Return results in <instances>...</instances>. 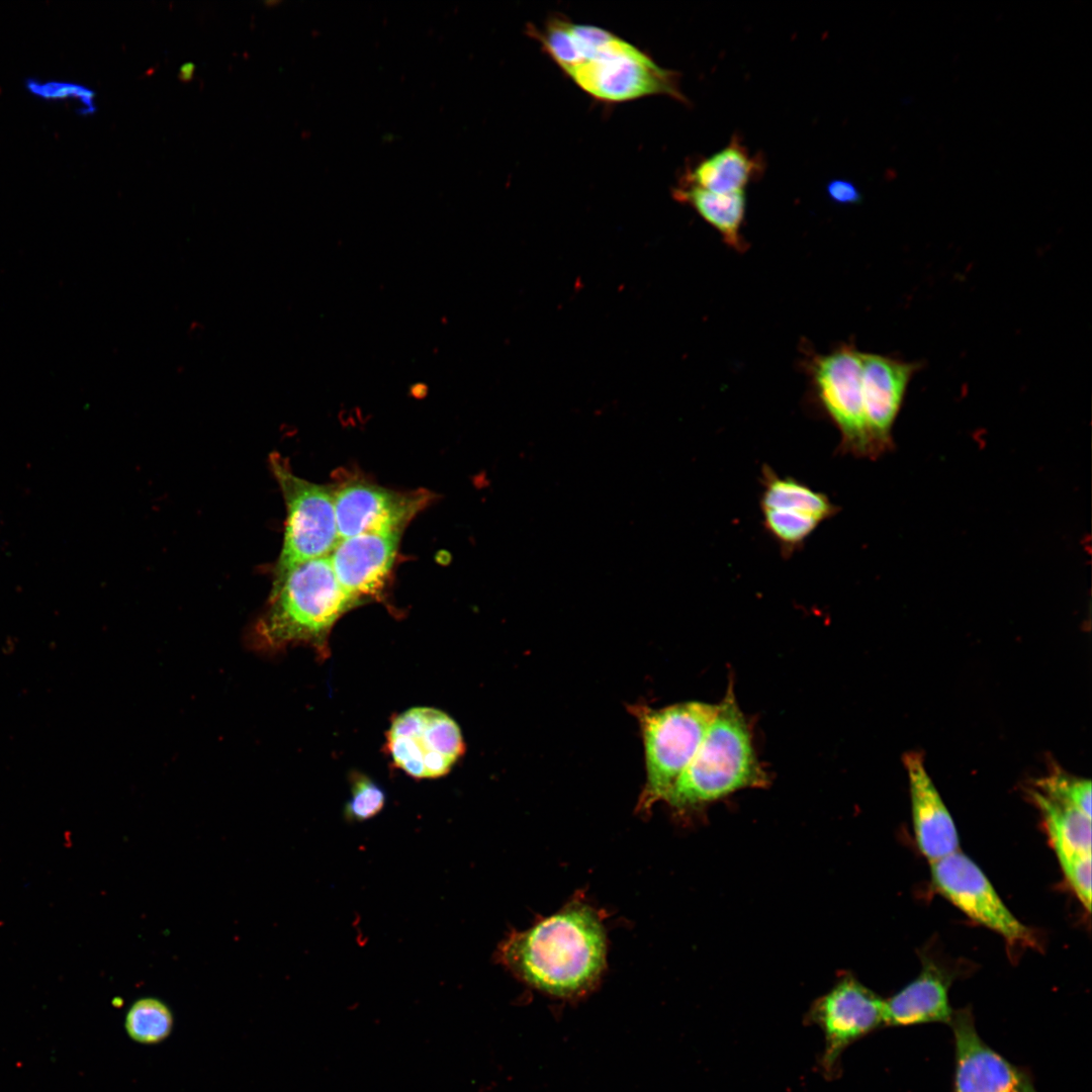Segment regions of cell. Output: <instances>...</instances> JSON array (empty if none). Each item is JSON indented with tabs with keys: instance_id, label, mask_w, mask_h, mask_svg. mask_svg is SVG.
Segmentation results:
<instances>
[{
	"instance_id": "cell-1",
	"label": "cell",
	"mask_w": 1092,
	"mask_h": 1092,
	"mask_svg": "<svg viewBox=\"0 0 1092 1092\" xmlns=\"http://www.w3.org/2000/svg\"><path fill=\"white\" fill-rule=\"evenodd\" d=\"M606 933L598 913L572 903L533 927L513 932L495 958L526 983L558 997L580 995L606 967Z\"/></svg>"
},
{
	"instance_id": "cell-2",
	"label": "cell",
	"mask_w": 1092,
	"mask_h": 1092,
	"mask_svg": "<svg viewBox=\"0 0 1092 1092\" xmlns=\"http://www.w3.org/2000/svg\"><path fill=\"white\" fill-rule=\"evenodd\" d=\"M767 784L744 716L731 689L720 704L694 757L665 802L688 811L731 793Z\"/></svg>"
},
{
	"instance_id": "cell-3",
	"label": "cell",
	"mask_w": 1092,
	"mask_h": 1092,
	"mask_svg": "<svg viewBox=\"0 0 1092 1092\" xmlns=\"http://www.w3.org/2000/svg\"><path fill=\"white\" fill-rule=\"evenodd\" d=\"M355 606L339 584L329 556L306 561L272 585L268 608L255 627V642L266 650L299 642L323 649L333 625Z\"/></svg>"
},
{
	"instance_id": "cell-4",
	"label": "cell",
	"mask_w": 1092,
	"mask_h": 1092,
	"mask_svg": "<svg viewBox=\"0 0 1092 1092\" xmlns=\"http://www.w3.org/2000/svg\"><path fill=\"white\" fill-rule=\"evenodd\" d=\"M639 721L646 763V782L637 810L647 812L666 800L680 774L699 748L717 705L687 702L662 709L630 708Z\"/></svg>"
},
{
	"instance_id": "cell-5",
	"label": "cell",
	"mask_w": 1092,
	"mask_h": 1092,
	"mask_svg": "<svg viewBox=\"0 0 1092 1092\" xmlns=\"http://www.w3.org/2000/svg\"><path fill=\"white\" fill-rule=\"evenodd\" d=\"M270 467L286 506L283 543L275 564L273 584L298 565L329 556L339 541L333 487L297 476L278 453Z\"/></svg>"
},
{
	"instance_id": "cell-6",
	"label": "cell",
	"mask_w": 1092,
	"mask_h": 1092,
	"mask_svg": "<svg viewBox=\"0 0 1092 1092\" xmlns=\"http://www.w3.org/2000/svg\"><path fill=\"white\" fill-rule=\"evenodd\" d=\"M593 97L609 102L667 95L685 101L676 73L616 34L567 74Z\"/></svg>"
},
{
	"instance_id": "cell-7",
	"label": "cell",
	"mask_w": 1092,
	"mask_h": 1092,
	"mask_svg": "<svg viewBox=\"0 0 1092 1092\" xmlns=\"http://www.w3.org/2000/svg\"><path fill=\"white\" fill-rule=\"evenodd\" d=\"M862 352L843 345L816 356L811 375L817 396L840 433L843 453L877 458L864 412L861 380Z\"/></svg>"
},
{
	"instance_id": "cell-8",
	"label": "cell",
	"mask_w": 1092,
	"mask_h": 1092,
	"mask_svg": "<svg viewBox=\"0 0 1092 1092\" xmlns=\"http://www.w3.org/2000/svg\"><path fill=\"white\" fill-rule=\"evenodd\" d=\"M935 889L975 922L1012 946H1036L1037 938L1006 907L982 870L960 850L930 862Z\"/></svg>"
},
{
	"instance_id": "cell-9",
	"label": "cell",
	"mask_w": 1092,
	"mask_h": 1092,
	"mask_svg": "<svg viewBox=\"0 0 1092 1092\" xmlns=\"http://www.w3.org/2000/svg\"><path fill=\"white\" fill-rule=\"evenodd\" d=\"M389 754L399 768L418 779L446 775L464 751L457 723L442 711L412 708L398 715L387 735Z\"/></svg>"
},
{
	"instance_id": "cell-10",
	"label": "cell",
	"mask_w": 1092,
	"mask_h": 1092,
	"mask_svg": "<svg viewBox=\"0 0 1092 1092\" xmlns=\"http://www.w3.org/2000/svg\"><path fill=\"white\" fill-rule=\"evenodd\" d=\"M809 1021L824 1033L822 1068L832 1073L841 1053L852 1042L885 1025V1000L851 976L842 978L818 998Z\"/></svg>"
},
{
	"instance_id": "cell-11",
	"label": "cell",
	"mask_w": 1092,
	"mask_h": 1092,
	"mask_svg": "<svg viewBox=\"0 0 1092 1092\" xmlns=\"http://www.w3.org/2000/svg\"><path fill=\"white\" fill-rule=\"evenodd\" d=\"M339 540L375 531H403L427 505L429 493L400 492L351 479L333 488Z\"/></svg>"
},
{
	"instance_id": "cell-12",
	"label": "cell",
	"mask_w": 1092,
	"mask_h": 1092,
	"mask_svg": "<svg viewBox=\"0 0 1092 1092\" xmlns=\"http://www.w3.org/2000/svg\"><path fill=\"white\" fill-rule=\"evenodd\" d=\"M949 1024L956 1049L953 1092H1036L1024 1070L982 1040L971 1011L953 1012Z\"/></svg>"
},
{
	"instance_id": "cell-13",
	"label": "cell",
	"mask_w": 1092,
	"mask_h": 1092,
	"mask_svg": "<svg viewBox=\"0 0 1092 1092\" xmlns=\"http://www.w3.org/2000/svg\"><path fill=\"white\" fill-rule=\"evenodd\" d=\"M401 531L366 532L341 539L329 555L344 593L356 604L383 589L393 567Z\"/></svg>"
},
{
	"instance_id": "cell-14",
	"label": "cell",
	"mask_w": 1092,
	"mask_h": 1092,
	"mask_svg": "<svg viewBox=\"0 0 1092 1092\" xmlns=\"http://www.w3.org/2000/svg\"><path fill=\"white\" fill-rule=\"evenodd\" d=\"M921 365L862 352L864 412L876 457L893 446L892 429L908 384Z\"/></svg>"
},
{
	"instance_id": "cell-15",
	"label": "cell",
	"mask_w": 1092,
	"mask_h": 1092,
	"mask_svg": "<svg viewBox=\"0 0 1092 1092\" xmlns=\"http://www.w3.org/2000/svg\"><path fill=\"white\" fill-rule=\"evenodd\" d=\"M904 763L909 781L913 830L921 853L933 862L959 850L954 822L930 779L923 757L908 752Z\"/></svg>"
},
{
	"instance_id": "cell-16",
	"label": "cell",
	"mask_w": 1092,
	"mask_h": 1092,
	"mask_svg": "<svg viewBox=\"0 0 1092 1092\" xmlns=\"http://www.w3.org/2000/svg\"><path fill=\"white\" fill-rule=\"evenodd\" d=\"M951 978L934 963H924L918 977L885 1000V1025L949 1023L953 1015L948 1001Z\"/></svg>"
},
{
	"instance_id": "cell-17",
	"label": "cell",
	"mask_w": 1092,
	"mask_h": 1092,
	"mask_svg": "<svg viewBox=\"0 0 1092 1092\" xmlns=\"http://www.w3.org/2000/svg\"><path fill=\"white\" fill-rule=\"evenodd\" d=\"M764 160L752 155L738 135L721 150L703 158L688 171L685 183L712 192L729 193L744 190L764 171Z\"/></svg>"
},
{
	"instance_id": "cell-18",
	"label": "cell",
	"mask_w": 1092,
	"mask_h": 1092,
	"mask_svg": "<svg viewBox=\"0 0 1092 1092\" xmlns=\"http://www.w3.org/2000/svg\"><path fill=\"white\" fill-rule=\"evenodd\" d=\"M673 196L692 206L722 236L729 247L736 251H745L746 243L741 235L746 210L744 190L717 193L682 184L674 189Z\"/></svg>"
},
{
	"instance_id": "cell-19",
	"label": "cell",
	"mask_w": 1092,
	"mask_h": 1092,
	"mask_svg": "<svg viewBox=\"0 0 1092 1092\" xmlns=\"http://www.w3.org/2000/svg\"><path fill=\"white\" fill-rule=\"evenodd\" d=\"M1057 856L1091 853V818L1071 804L1029 790Z\"/></svg>"
},
{
	"instance_id": "cell-20",
	"label": "cell",
	"mask_w": 1092,
	"mask_h": 1092,
	"mask_svg": "<svg viewBox=\"0 0 1092 1092\" xmlns=\"http://www.w3.org/2000/svg\"><path fill=\"white\" fill-rule=\"evenodd\" d=\"M760 509H780L806 513L822 522L838 511L826 494L818 492L793 477L778 475L769 466L761 470Z\"/></svg>"
},
{
	"instance_id": "cell-21",
	"label": "cell",
	"mask_w": 1092,
	"mask_h": 1092,
	"mask_svg": "<svg viewBox=\"0 0 1092 1092\" xmlns=\"http://www.w3.org/2000/svg\"><path fill=\"white\" fill-rule=\"evenodd\" d=\"M173 1024L174 1017L169 1006L153 997L136 1000L129 1007L124 1020L128 1036L144 1044H155L166 1039Z\"/></svg>"
},
{
	"instance_id": "cell-22",
	"label": "cell",
	"mask_w": 1092,
	"mask_h": 1092,
	"mask_svg": "<svg viewBox=\"0 0 1092 1092\" xmlns=\"http://www.w3.org/2000/svg\"><path fill=\"white\" fill-rule=\"evenodd\" d=\"M763 525L778 542L785 557L800 549L807 538L822 523L815 516L789 510L762 509Z\"/></svg>"
},
{
	"instance_id": "cell-23",
	"label": "cell",
	"mask_w": 1092,
	"mask_h": 1092,
	"mask_svg": "<svg viewBox=\"0 0 1092 1092\" xmlns=\"http://www.w3.org/2000/svg\"><path fill=\"white\" fill-rule=\"evenodd\" d=\"M1035 789L1073 805L1091 818V782L1089 780L1055 767L1046 777L1036 781Z\"/></svg>"
},
{
	"instance_id": "cell-24",
	"label": "cell",
	"mask_w": 1092,
	"mask_h": 1092,
	"mask_svg": "<svg viewBox=\"0 0 1092 1092\" xmlns=\"http://www.w3.org/2000/svg\"><path fill=\"white\" fill-rule=\"evenodd\" d=\"M386 801L383 789L365 776H355L352 781L351 798L344 808L349 822H363L375 817Z\"/></svg>"
},
{
	"instance_id": "cell-25",
	"label": "cell",
	"mask_w": 1092,
	"mask_h": 1092,
	"mask_svg": "<svg viewBox=\"0 0 1092 1092\" xmlns=\"http://www.w3.org/2000/svg\"><path fill=\"white\" fill-rule=\"evenodd\" d=\"M25 87L32 95L42 99H74L82 105L80 110L82 114H89L96 111L94 102L95 92L86 86L71 82H39L35 79H27L25 81Z\"/></svg>"
},
{
	"instance_id": "cell-26",
	"label": "cell",
	"mask_w": 1092,
	"mask_h": 1092,
	"mask_svg": "<svg viewBox=\"0 0 1092 1092\" xmlns=\"http://www.w3.org/2000/svg\"><path fill=\"white\" fill-rule=\"evenodd\" d=\"M1067 882L1084 908L1091 910V853L1058 857Z\"/></svg>"
},
{
	"instance_id": "cell-27",
	"label": "cell",
	"mask_w": 1092,
	"mask_h": 1092,
	"mask_svg": "<svg viewBox=\"0 0 1092 1092\" xmlns=\"http://www.w3.org/2000/svg\"><path fill=\"white\" fill-rule=\"evenodd\" d=\"M826 192L831 201L839 204H856L861 201V193L857 186L849 180L833 179L826 186Z\"/></svg>"
},
{
	"instance_id": "cell-28",
	"label": "cell",
	"mask_w": 1092,
	"mask_h": 1092,
	"mask_svg": "<svg viewBox=\"0 0 1092 1092\" xmlns=\"http://www.w3.org/2000/svg\"><path fill=\"white\" fill-rule=\"evenodd\" d=\"M194 73V65L191 63L184 64L180 69L179 78L183 81H187L192 78Z\"/></svg>"
}]
</instances>
